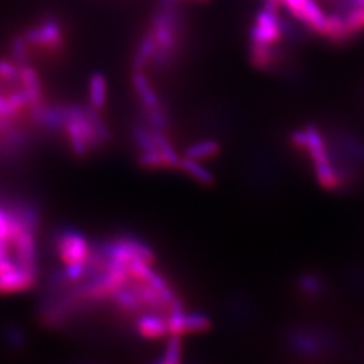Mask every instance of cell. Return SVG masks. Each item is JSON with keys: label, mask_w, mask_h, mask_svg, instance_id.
Masks as SVG:
<instances>
[{"label": "cell", "mask_w": 364, "mask_h": 364, "mask_svg": "<svg viewBox=\"0 0 364 364\" xmlns=\"http://www.w3.org/2000/svg\"><path fill=\"white\" fill-rule=\"evenodd\" d=\"M181 13L174 4H161L151 19L150 33L156 39V50L150 65L168 70L177 60L181 39Z\"/></svg>", "instance_id": "obj_1"}, {"label": "cell", "mask_w": 364, "mask_h": 364, "mask_svg": "<svg viewBox=\"0 0 364 364\" xmlns=\"http://www.w3.org/2000/svg\"><path fill=\"white\" fill-rule=\"evenodd\" d=\"M279 6L273 1L264 0V6L255 15L254 25L250 28V42L262 45H279L284 39L282 16Z\"/></svg>", "instance_id": "obj_2"}, {"label": "cell", "mask_w": 364, "mask_h": 364, "mask_svg": "<svg viewBox=\"0 0 364 364\" xmlns=\"http://www.w3.org/2000/svg\"><path fill=\"white\" fill-rule=\"evenodd\" d=\"M23 37L27 45L46 52H61L65 45V36L61 22L55 16H46L38 25L30 27Z\"/></svg>", "instance_id": "obj_3"}, {"label": "cell", "mask_w": 364, "mask_h": 364, "mask_svg": "<svg viewBox=\"0 0 364 364\" xmlns=\"http://www.w3.org/2000/svg\"><path fill=\"white\" fill-rule=\"evenodd\" d=\"M287 344L291 351L302 356L314 358L323 355L328 344H333V338L324 331L316 329H304V328H291L287 335Z\"/></svg>", "instance_id": "obj_4"}, {"label": "cell", "mask_w": 364, "mask_h": 364, "mask_svg": "<svg viewBox=\"0 0 364 364\" xmlns=\"http://www.w3.org/2000/svg\"><path fill=\"white\" fill-rule=\"evenodd\" d=\"M55 250L60 259L65 264L85 262L91 254V246L87 237L75 230H64L54 237Z\"/></svg>", "instance_id": "obj_5"}, {"label": "cell", "mask_w": 364, "mask_h": 364, "mask_svg": "<svg viewBox=\"0 0 364 364\" xmlns=\"http://www.w3.org/2000/svg\"><path fill=\"white\" fill-rule=\"evenodd\" d=\"M15 250V262L19 267L30 273L38 275L37 267V247H36V234L23 231L13 242Z\"/></svg>", "instance_id": "obj_6"}, {"label": "cell", "mask_w": 364, "mask_h": 364, "mask_svg": "<svg viewBox=\"0 0 364 364\" xmlns=\"http://www.w3.org/2000/svg\"><path fill=\"white\" fill-rule=\"evenodd\" d=\"M326 15L328 14L324 11V9L317 0H305L297 22H299L306 31L324 37Z\"/></svg>", "instance_id": "obj_7"}, {"label": "cell", "mask_w": 364, "mask_h": 364, "mask_svg": "<svg viewBox=\"0 0 364 364\" xmlns=\"http://www.w3.org/2000/svg\"><path fill=\"white\" fill-rule=\"evenodd\" d=\"M136 332L144 338L156 340V338L169 336L168 323L165 314L158 312H144L135 321Z\"/></svg>", "instance_id": "obj_8"}, {"label": "cell", "mask_w": 364, "mask_h": 364, "mask_svg": "<svg viewBox=\"0 0 364 364\" xmlns=\"http://www.w3.org/2000/svg\"><path fill=\"white\" fill-rule=\"evenodd\" d=\"M38 275L16 266L9 273L0 274V294L28 290L36 285Z\"/></svg>", "instance_id": "obj_9"}, {"label": "cell", "mask_w": 364, "mask_h": 364, "mask_svg": "<svg viewBox=\"0 0 364 364\" xmlns=\"http://www.w3.org/2000/svg\"><path fill=\"white\" fill-rule=\"evenodd\" d=\"M70 119L72 117L69 105H45V108L42 109V112L39 114L34 123L45 130L58 131L64 130L66 122Z\"/></svg>", "instance_id": "obj_10"}, {"label": "cell", "mask_w": 364, "mask_h": 364, "mask_svg": "<svg viewBox=\"0 0 364 364\" xmlns=\"http://www.w3.org/2000/svg\"><path fill=\"white\" fill-rule=\"evenodd\" d=\"M131 81H132L134 90L142 103V108H156L162 105L158 93L154 90V87L150 84V80L144 75V70H132Z\"/></svg>", "instance_id": "obj_11"}, {"label": "cell", "mask_w": 364, "mask_h": 364, "mask_svg": "<svg viewBox=\"0 0 364 364\" xmlns=\"http://www.w3.org/2000/svg\"><path fill=\"white\" fill-rule=\"evenodd\" d=\"M324 38L331 41L335 45H346L347 42L352 41V37L348 26L346 23L344 13L336 11V13L328 14L326 15V27Z\"/></svg>", "instance_id": "obj_12"}, {"label": "cell", "mask_w": 364, "mask_h": 364, "mask_svg": "<svg viewBox=\"0 0 364 364\" xmlns=\"http://www.w3.org/2000/svg\"><path fill=\"white\" fill-rule=\"evenodd\" d=\"M178 170H181L182 173H185L188 177H191L193 181L203 186H212L216 181L213 173L208 168H205L201 161L192 159L188 156H181Z\"/></svg>", "instance_id": "obj_13"}, {"label": "cell", "mask_w": 364, "mask_h": 364, "mask_svg": "<svg viewBox=\"0 0 364 364\" xmlns=\"http://www.w3.org/2000/svg\"><path fill=\"white\" fill-rule=\"evenodd\" d=\"M109 299L117 305V308L129 314H138V313L147 312L144 309V304L134 290L127 285L117 287V290L109 296Z\"/></svg>", "instance_id": "obj_14"}, {"label": "cell", "mask_w": 364, "mask_h": 364, "mask_svg": "<svg viewBox=\"0 0 364 364\" xmlns=\"http://www.w3.org/2000/svg\"><path fill=\"white\" fill-rule=\"evenodd\" d=\"M69 109H70L72 120L80 127V130L82 132V135H84L87 144L90 146V150H99L105 144L100 141V138L97 136L96 131L92 127L90 119L85 115L84 107H80V105H69Z\"/></svg>", "instance_id": "obj_15"}, {"label": "cell", "mask_w": 364, "mask_h": 364, "mask_svg": "<svg viewBox=\"0 0 364 364\" xmlns=\"http://www.w3.org/2000/svg\"><path fill=\"white\" fill-rule=\"evenodd\" d=\"M151 134H153L156 149L164 158L165 168L166 169L178 170V164H180L181 156L178 154L177 149L173 146L171 141L168 138L166 131L153 130L151 129Z\"/></svg>", "instance_id": "obj_16"}, {"label": "cell", "mask_w": 364, "mask_h": 364, "mask_svg": "<svg viewBox=\"0 0 364 364\" xmlns=\"http://www.w3.org/2000/svg\"><path fill=\"white\" fill-rule=\"evenodd\" d=\"M156 43L153 34L149 31L144 38L141 39L139 46L136 48L132 57V70H144L150 65L154 54H156Z\"/></svg>", "instance_id": "obj_17"}, {"label": "cell", "mask_w": 364, "mask_h": 364, "mask_svg": "<svg viewBox=\"0 0 364 364\" xmlns=\"http://www.w3.org/2000/svg\"><path fill=\"white\" fill-rule=\"evenodd\" d=\"M14 212L19 218V220L23 225V230L37 234L41 225V213L38 208L31 203H16L11 205Z\"/></svg>", "instance_id": "obj_18"}, {"label": "cell", "mask_w": 364, "mask_h": 364, "mask_svg": "<svg viewBox=\"0 0 364 364\" xmlns=\"http://www.w3.org/2000/svg\"><path fill=\"white\" fill-rule=\"evenodd\" d=\"M221 151V146L218 141L215 139H203L197 141L195 144H189L185 149L183 156L197 161H208L210 158L219 156Z\"/></svg>", "instance_id": "obj_19"}, {"label": "cell", "mask_w": 364, "mask_h": 364, "mask_svg": "<svg viewBox=\"0 0 364 364\" xmlns=\"http://www.w3.org/2000/svg\"><path fill=\"white\" fill-rule=\"evenodd\" d=\"M90 103L99 111L107 105V80L100 72H95L90 77Z\"/></svg>", "instance_id": "obj_20"}, {"label": "cell", "mask_w": 364, "mask_h": 364, "mask_svg": "<svg viewBox=\"0 0 364 364\" xmlns=\"http://www.w3.org/2000/svg\"><path fill=\"white\" fill-rule=\"evenodd\" d=\"M64 130L66 131V135H68V139H69V144H70L73 154L78 156V158H84V156H88L90 146L87 144L80 127L72 119L66 122Z\"/></svg>", "instance_id": "obj_21"}, {"label": "cell", "mask_w": 364, "mask_h": 364, "mask_svg": "<svg viewBox=\"0 0 364 364\" xmlns=\"http://www.w3.org/2000/svg\"><path fill=\"white\" fill-rule=\"evenodd\" d=\"M297 287L305 297L314 299L324 291V281L316 274L305 273L299 277Z\"/></svg>", "instance_id": "obj_22"}, {"label": "cell", "mask_w": 364, "mask_h": 364, "mask_svg": "<svg viewBox=\"0 0 364 364\" xmlns=\"http://www.w3.org/2000/svg\"><path fill=\"white\" fill-rule=\"evenodd\" d=\"M210 328V318L203 312H185L183 329L188 333H203Z\"/></svg>", "instance_id": "obj_23"}, {"label": "cell", "mask_w": 364, "mask_h": 364, "mask_svg": "<svg viewBox=\"0 0 364 364\" xmlns=\"http://www.w3.org/2000/svg\"><path fill=\"white\" fill-rule=\"evenodd\" d=\"M142 109H144V117L147 123V127L153 130L168 131L169 117L162 105L156 108H142Z\"/></svg>", "instance_id": "obj_24"}, {"label": "cell", "mask_w": 364, "mask_h": 364, "mask_svg": "<svg viewBox=\"0 0 364 364\" xmlns=\"http://www.w3.org/2000/svg\"><path fill=\"white\" fill-rule=\"evenodd\" d=\"M84 111H85V115H87V117H88L90 122H91L92 127L96 131L97 136L100 138V141H102L103 144L109 142V139H111V131L108 129V126L105 124L103 117H100L99 109L95 108L91 103H88V105L84 107Z\"/></svg>", "instance_id": "obj_25"}, {"label": "cell", "mask_w": 364, "mask_h": 364, "mask_svg": "<svg viewBox=\"0 0 364 364\" xmlns=\"http://www.w3.org/2000/svg\"><path fill=\"white\" fill-rule=\"evenodd\" d=\"M182 353H183V343H182V336H174L170 335L168 338V343L164 350V356L161 358V363L164 364H177L182 360Z\"/></svg>", "instance_id": "obj_26"}, {"label": "cell", "mask_w": 364, "mask_h": 364, "mask_svg": "<svg viewBox=\"0 0 364 364\" xmlns=\"http://www.w3.org/2000/svg\"><path fill=\"white\" fill-rule=\"evenodd\" d=\"M131 134H132L134 142L141 151L156 150V142H154L150 127H144L142 124H135L131 130Z\"/></svg>", "instance_id": "obj_27"}, {"label": "cell", "mask_w": 364, "mask_h": 364, "mask_svg": "<svg viewBox=\"0 0 364 364\" xmlns=\"http://www.w3.org/2000/svg\"><path fill=\"white\" fill-rule=\"evenodd\" d=\"M11 57H13L14 63L19 68L27 64L28 49H27L26 39L23 36L14 37L11 41Z\"/></svg>", "instance_id": "obj_28"}, {"label": "cell", "mask_w": 364, "mask_h": 364, "mask_svg": "<svg viewBox=\"0 0 364 364\" xmlns=\"http://www.w3.org/2000/svg\"><path fill=\"white\" fill-rule=\"evenodd\" d=\"M138 162L144 169L156 170L165 168L164 158L158 151V149L150 150V151H142L141 156H138Z\"/></svg>", "instance_id": "obj_29"}, {"label": "cell", "mask_w": 364, "mask_h": 364, "mask_svg": "<svg viewBox=\"0 0 364 364\" xmlns=\"http://www.w3.org/2000/svg\"><path fill=\"white\" fill-rule=\"evenodd\" d=\"M0 78L4 81L22 84L19 66L16 65L14 61H9V60H0Z\"/></svg>", "instance_id": "obj_30"}, {"label": "cell", "mask_w": 364, "mask_h": 364, "mask_svg": "<svg viewBox=\"0 0 364 364\" xmlns=\"http://www.w3.org/2000/svg\"><path fill=\"white\" fill-rule=\"evenodd\" d=\"M7 100L10 102V105H13L15 109H18L21 112L22 108L28 107L30 105V99H28V95L25 91L23 87H21L19 90H15V91L10 92V95H7Z\"/></svg>", "instance_id": "obj_31"}, {"label": "cell", "mask_w": 364, "mask_h": 364, "mask_svg": "<svg viewBox=\"0 0 364 364\" xmlns=\"http://www.w3.org/2000/svg\"><path fill=\"white\" fill-rule=\"evenodd\" d=\"M87 262V260H85ZM85 262H78V263H70L66 264L65 274L68 281L70 282H77L82 277L87 275V264Z\"/></svg>", "instance_id": "obj_32"}, {"label": "cell", "mask_w": 364, "mask_h": 364, "mask_svg": "<svg viewBox=\"0 0 364 364\" xmlns=\"http://www.w3.org/2000/svg\"><path fill=\"white\" fill-rule=\"evenodd\" d=\"M0 243L3 245H10V237H9V219L4 207H0Z\"/></svg>", "instance_id": "obj_33"}, {"label": "cell", "mask_w": 364, "mask_h": 364, "mask_svg": "<svg viewBox=\"0 0 364 364\" xmlns=\"http://www.w3.org/2000/svg\"><path fill=\"white\" fill-rule=\"evenodd\" d=\"M6 338L13 347H22L25 343V335L16 328H9L6 332Z\"/></svg>", "instance_id": "obj_34"}, {"label": "cell", "mask_w": 364, "mask_h": 364, "mask_svg": "<svg viewBox=\"0 0 364 364\" xmlns=\"http://www.w3.org/2000/svg\"><path fill=\"white\" fill-rule=\"evenodd\" d=\"M18 114H19V111L15 109L13 105H10L7 97H3L0 95V115L1 117H15Z\"/></svg>", "instance_id": "obj_35"}, {"label": "cell", "mask_w": 364, "mask_h": 364, "mask_svg": "<svg viewBox=\"0 0 364 364\" xmlns=\"http://www.w3.org/2000/svg\"><path fill=\"white\" fill-rule=\"evenodd\" d=\"M290 139H291V144H293V146H294L296 149L304 150L305 142H306V134H305V130L301 129V130L293 131Z\"/></svg>", "instance_id": "obj_36"}, {"label": "cell", "mask_w": 364, "mask_h": 364, "mask_svg": "<svg viewBox=\"0 0 364 364\" xmlns=\"http://www.w3.org/2000/svg\"><path fill=\"white\" fill-rule=\"evenodd\" d=\"M16 262L15 259H11L9 255H4L0 258V274L9 273L16 267Z\"/></svg>", "instance_id": "obj_37"}, {"label": "cell", "mask_w": 364, "mask_h": 364, "mask_svg": "<svg viewBox=\"0 0 364 364\" xmlns=\"http://www.w3.org/2000/svg\"><path fill=\"white\" fill-rule=\"evenodd\" d=\"M189 1H195V3H208L210 0H189Z\"/></svg>", "instance_id": "obj_38"}]
</instances>
